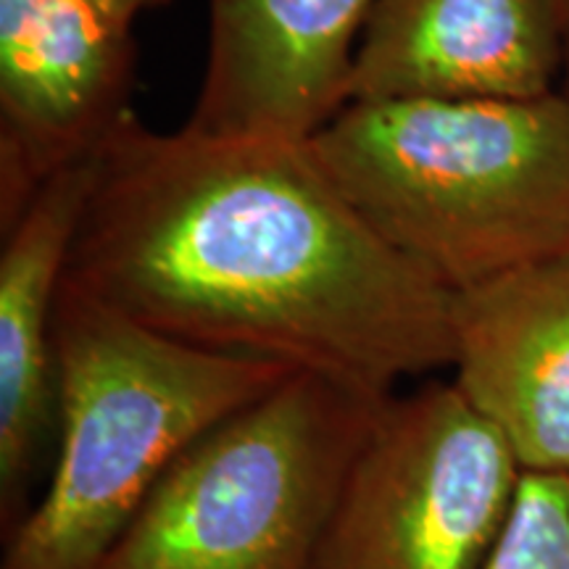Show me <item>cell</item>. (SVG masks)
Here are the masks:
<instances>
[{"mask_svg":"<svg viewBox=\"0 0 569 569\" xmlns=\"http://www.w3.org/2000/svg\"><path fill=\"white\" fill-rule=\"evenodd\" d=\"M67 277L134 322L372 396L453 365V290L377 234L306 142L130 119Z\"/></svg>","mask_w":569,"mask_h":569,"instance_id":"1","label":"cell"},{"mask_svg":"<svg viewBox=\"0 0 569 569\" xmlns=\"http://www.w3.org/2000/svg\"><path fill=\"white\" fill-rule=\"evenodd\" d=\"M377 234L446 288L569 253V98L346 103L306 140Z\"/></svg>","mask_w":569,"mask_h":569,"instance_id":"2","label":"cell"},{"mask_svg":"<svg viewBox=\"0 0 569 569\" xmlns=\"http://www.w3.org/2000/svg\"><path fill=\"white\" fill-rule=\"evenodd\" d=\"M290 372L163 336L63 277L53 472L9 530L0 569H101L163 472Z\"/></svg>","mask_w":569,"mask_h":569,"instance_id":"3","label":"cell"},{"mask_svg":"<svg viewBox=\"0 0 569 569\" xmlns=\"http://www.w3.org/2000/svg\"><path fill=\"white\" fill-rule=\"evenodd\" d=\"M388 398L290 372L163 472L101 569H315Z\"/></svg>","mask_w":569,"mask_h":569,"instance_id":"4","label":"cell"},{"mask_svg":"<svg viewBox=\"0 0 569 569\" xmlns=\"http://www.w3.org/2000/svg\"><path fill=\"white\" fill-rule=\"evenodd\" d=\"M522 467L453 382L390 396L361 446L315 569H486Z\"/></svg>","mask_w":569,"mask_h":569,"instance_id":"5","label":"cell"},{"mask_svg":"<svg viewBox=\"0 0 569 569\" xmlns=\"http://www.w3.org/2000/svg\"><path fill=\"white\" fill-rule=\"evenodd\" d=\"M130 21L96 0H0V230L132 119Z\"/></svg>","mask_w":569,"mask_h":569,"instance_id":"6","label":"cell"},{"mask_svg":"<svg viewBox=\"0 0 569 569\" xmlns=\"http://www.w3.org/2000/svg\"><path fill=\"white\" fill-rule=\"evenodd\" d=\"M372 0H209V56L188 130L306 142L346 106Z\"/></svg>","mask_w":569,"mask_h":569,"instance_id":"7","label":"cell"},{"mask_svg":"<svg viewBox=\"0 0 569 569\" xmlns=\"http://www.w3.org/2000/svg\"><path fill=\"white\" fill-rule=\"evenodd\" d=\"M567 42L561 0H372L346 103L543 98Z\"/></svg>","mask_w":569,"mask_h":569,"instance_id":"8","label":"cell"},{"mask_svg":"<svg viewBox=\"0 0 569 569\" xmlns=\"http://www.w3.org/2000/svg\"><path fill=\"white\" fill-rule=\"evenodd\" d=\"M453 386L522 472L569 475V253L453 290Z\"/></svg>","mask_w":569,"mask_h":569,"instance_id":"9","label":"cell"},{"mask_svg":"<svg viewBox=\"0 0 569 569\" xmlns=\"http://www.w3.org/2000/svg\"><path fill=\"white\" fill-rule=\"evenodd\" d=\"M103 153V151H101ZM101 153L69 163L3 230L0 251V519L9 532L59 427L56 303Z\"/></svg>","mask_w":569,"mask_h":569,"instance_id":"10","label":"cell"},{"mask_svg":"<svg viewBox=\"0 0 569 569\" xmlns=\"http://www.w3.org/2000/svg\"><path fill=\"white\" fill-rule=\"evenodd\" d=\"M486 569H569V475L522 472Z\"/></svg>","mask_w":569,"mask_h":569,"instance_id":"11","label":"cell"},{"mask_svg":"<svg viewBox=\"0 0 569 569\" xmlns=\"http://www.w3.org/2000/svg\"><path fill=\"white\" fill-rule=\"evenodd\" d=\"M96 3H101L106 11H111L113 17L130 21V24H134V19L140 17L142 11L153 9V6L163 3V0H96Z\"/></svg>","mask_w":569,"mask_h":569,"instance_id":"12","label":"cell"},{"mask_svg":"<svg viewBox=\"0 0 569 569\" xmlns=\"http://www.w3.org/2000/svg\"><path fill=\"white\" fill-rule=\"evenodd\" d=\"M561 13H565V24L569 30V0H561Z\"/></svg>","mask_w":569,"mask_h":569,"instance_id":"13","label":"cell"}]
</instances>
